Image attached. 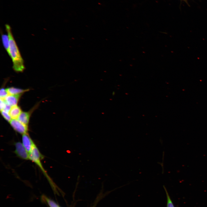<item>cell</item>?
I'll return each mask as SVG.
<instances>
[{
    "instance_id": "obj_13",
    "label": "cell",
    "mask_w": 207,
    "mask_h": 207,
    "mask_svg": "<svg viewBox=\"0 0 207 207\" xmlns=\"http://www.w3.org/2000/svg\"><path fill=\"white\" fill-rule=\"evenodd\" d=\"M165 191L166 192L167 198V207H174V205L172 202L170 198L168 192L167 191L165 188L164 186Z\"/></svg>"
},
{
    "instance_id": "obj_15",
    "label": "cell",
    "mask_w": 207,
    "mask_h": 207,
    "mask_svg": "<svg viewBox=\"0 0 207 207\" xmlns=\"http://www.w3.org/2000/svg\"><path fill=\"white\" fill-rule=\"evenodd\" d=\"M6 104L7 103L4 99L0 98V108L1 111L3 110Z\"/></svg>"
},
{
    "instance_id": "obj_6",
    "label": "cell",
    "mask_w": 207,
    "mask_h": 207,
    "mask_svg": "<svg viewBox=\"0 0 207 207\" xmlns=\"http://www.w3.org/2000/svg\"><path fill=\"white\" fill-rule=\"evenodd\" d=\"M22 94L8 95L4 99L7 104L11 106H17Z\"/></svg>"
},
{
    "instance_id": "obj_2",
    "label": "cell",
    "mask_w": 207,
    "mask_h": 207,
    "mask_svg": "<svg viewBox=\"0 0 207 207\" xmlns=\"http://www.w3.org/2000/svg\"><path fill=\"white\" fill-rule=\"evenodd\" d=\"M42 157L43 156L38 149L35 145L29 153V159L34 162L41 169L44 175L48 180L53 191L55 192H56L57 191L56 187L49 177L42 165L41 160Z\"/></svg>"
},
{
    "instance_id": "obj_5",
    "label": "cell",
    "mask_w": 207,
    "mask_h": 207,
    "mask_svg": "<svg viewBox=\"0 0 207 207\" xmlns=\"http://www.w3.org/2000/svg\"><path fill=\"white\" fill-rule=\"evenodd\" d=\"M22 141L23 145L29 153L35 145V144L27 133L22 135Z\"/></svg>"
},
{
    "instance_id": "obj_14",
    "label": "cell",
    "mask_w": 207,
    "mask_h": 207,
    "mask_svg": "<svg viewBox=\"0 0 207 207\" xmlns=\"http://www.w3.org/2000/svg\"><path fill=\"white\" fill-rule=\"evenodd\" d=\"M8 95L6 89L1 88L0 91V98L4 99Z\"/></svg>"
},
{
    "instance_id": "obj_9",
    "label": "cell",
    "mask_w": 207,
    "mask_h": 207,
    "mask_svg": "<svg viewBox=\"0 0 207 207\" xmlns=\"http://www.w3.org/2000/svg\"><path fill=\"white\" fill-rule=\"evenodd\" d=\"M8 95H17L23 94L24 93L28 91L29 89H21L10 87L6 89Z\"/></svg>"
},
{
    "instance_id": "obj_3",
    "label": "cell",
    "mask_w": 207,
    "mask_h": 207,
    "mask_svg": "<svg viewBox=\"0 0 207 207\" xmlns=\"http://www.w3.org/2000/svg\"><path fill=\"white\" fill-rule=\"evenodd\" d=\"M13 129L17 132L22 135L27 133L28 131V126L18 120L12 119L9 122Z\"/></svg>"
},
{
    "instance_id": "obj_10",
    "label": "cell",
    "mask_w": 207,
    "mask_h": 207,
    "mask_svg": "<svg viewBox=\"0 0 207 207\" xmlns=\"http://www.w3.org/2000/svg\"><path fill=\"white\" fill-rule=\"evenodd\" d=\"M41 198L42 201L46 204L49 207H60L55 201L44 195H41Z\"/></svg>"
},
{
    "instance_id": "obj_4",
    "label": "cell",
    "mask_w": 207,
    "mask_h": 207,
    "mask_svg": "<svg viewBox=\"0 0 207 207\" xmlns=\"http://www.w3.org/2000/svg\"><path fill=\"white\" fill-rule=\"evenodd\" d=\"M15 152L20 158L27 160L29 159V153L26 149L22 143L19 142L15 144Z\"/></svg>"
},
{
    "instance_id": "obj_11",
    "label": "cell",
    "mask_w": 207,
    "mask_h": 207,
    "mask_svg": "<svg viewBox=\"0 0 207 207\" xmlns=\"http://www.w3.org/2000/svg\"><path fill=\"white\" fill-rule=\"evenodd\" d=\"M1 38L3 45L8 53L9 47V41L7 34H2Z\"/></svg>"
},
{
    "instance_id": "obj_7",
    "label": "cell",
    "mask_w": 207,
    "mask_h": 207,
    "mask_svg": "<svg viewBox=\"0 0 207 207\" xmlns=\"http://www.w3.org/2000/svg\"><path fill=\"white\" fill-rule=\"evenodd\" d=\"M34 108L35 107L28 112H22L18 118V120L23 123L28 125L30 115Z\"/></svg>"
},
{
    "instance_id": "obj_12",
    "label": "cell",
    "mask_w": 207,
    "mask_h": 207,
    "mask_svg": "<svg viewBox=\"0 0 207 207\" xmlns=\"http://www.w3.org/2000/svg\"><path fill=\"white\" fill-rule=\"evenodd\" d=\"M1 114L3 118L8 122H10L12 120V118L9 113L3 110L1 111Z\"/></svg>"
},
{
    "instance_id": "obj_1",
    "label": "cell",
    "mask_w": 207,
    "mask_h": 207,
    "mask_svg": "<svg viewBox=\"0 0 207 207\" xmlns=\"http://www.w3.org/2000/svg\"><path fill=\"white\" fill-rule=\"evenodd\" d=\"M5 27L9 41V51L7 53L12 60L13 68L16 72H22L25 69L23 59L13 36L11 27L7 24L5 25Z\"/></svg>"
},
{
    "instance_id": "obj_8",
    "label": "cell",
    "mask_w": 207,
    "mask_h": 207,
    "mask_svg": "<svg viewBox=\"0 0 207 207\" xmlns=\"http://www.w3.org/2000/svg\"><path fill=\"white\" fill-rule=\"evenodd\" d=\"M22 112L20 108L17 105L12 107L9 113L12 118L16 119L18 118Z\"/></svg>"
}]
</instances>
